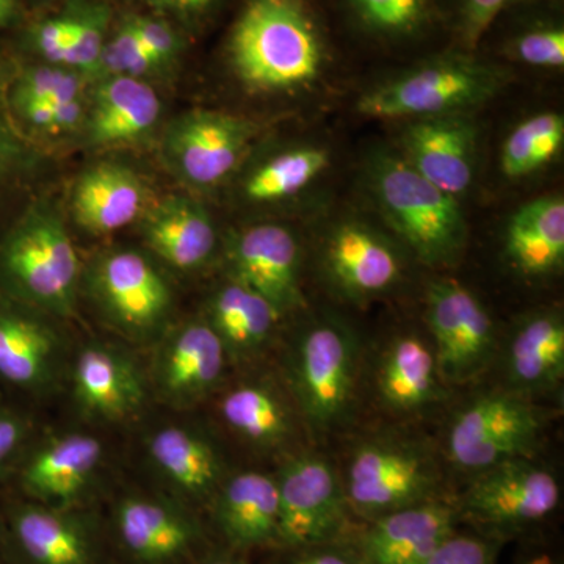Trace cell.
I'll list each match as a JSON object with an SVG mask.
<instances>
[{"label": "cell", "mask_w": 564, "mask_h": 564, "mask_svg": "<svg viewBox=\"0 0 564 564\" xmlns=\"http://www.w3.org/2000/svg\"><path fill=\"white\" fill-rule=\"evenodd\" d=\"M107 463L109 448L99 434L76 430L41 436L39 432L0 488L47 507H99Z\"/></svg>", "instance_id": "9"}, {"label": "cell", "mask_w": 564, "mask_h": 564, "mask_svg": "<svg viewBox=\"0 0 564 564\" xmlns=\"http://www.w3.org/2000/svg\"><path fill=\"white\" fill-rule=\"evenodd\" d=\"M36 434L32 408L0 395V486L9 481Z\"/></svg>", "instance_id": "42"}, {"label": "cell", "mask_w": 564, "mask_h": 564, "mask_svg": "<svg viewBox=\"0 0 564 564\" xmlns=\"http://www.w3.org/2000/svg\"><path fill=\"white\" fill-rule=\"evenodd\" d=\"M70 2V0H28L29 10H44L51 7L62 6V3Z\"/></svg>", "instance_id": "50"}, {"label": "cell", "mask_w": 564, "mask_h": 564, "mask_svg": "<svg viewBox=\"0 0 564 564\" xmlns=\"http://www.w3.org/2000/svg\"><path fill=\"white\" fill-rule=\"evenodd\" d=\"M375 204L411 250L432 263L454 261L466 243L462 204L421 176L402 155L373 159L369 172Z\"/></svg>", "instance_id": "3"}, {"label": "cell", "mask_w": 564, "mask_h": 564, "mask_svg": "<svg viewBox=\"0 0 564 564\" xmlns=\"http://www.w3.org/2000/svg\"><path fill=\"white\" fill-rule=\"evenodd\" d=\"M82 292L132 343H158L172 325L173 285L150 252L132 247L98 252L84 265Z\"/></svg>", "instance_id": "5"}, {"label": "cell", "mask_w": 564, "mask_h": 564, "mask_svg": "<svg viewBox=\"0 0 564 564\" xmlns=\"http://www.w3.org/2000/svg\"><path fill=\"white\" fill-rule=\"evenodd\" d=\"M220 547L245 554L278 547L280 496L272 475L245 470L226 477L207 508Z\"/></svg>", "instance_id": "23"}, {"label": "cell", "mask_w": 564, "mask_h": 564, "mask_svg": "<svg viewBox=\"0 0 564 564\" xmlns=\"http://www.w3.org/2000/svg\"><path fill=\"white\" fill-rule=\"evenodd\" d=\"M0 562L6 563V532H3L2 516H0Z\"/></svg>", "instance_id": "51"}, {"label": "cell", "mask_w": 564, "mask_h": 564, "mask_svg": "<svg viewBox=\"0 0 564 564\" xmlns=\"http://www.w3.org/2000/svg\"><path fill=\"white\" fill-rule=\"evenodd\" d=\"M7 564H120L99 507L54 508L0 488Z\"/></svg>", "instance_id": "6"}, {"label": "cell", "mask_w": 564, "mask_h": 564, "mask_svg": "<svg viewBox=\"0 0 564 564\" xmlns=\"http://www.w3.org/2000/svg\"><path fill=\"white\" fill-rule=\"evenodd\" d=\"M21 132L47 154V148L68 139H80L87 118L88 95L62 104L10 102Z\"/></svg>", "instance_id": "38"}, {"label": "cell", "mask_w": 564, "mask_h": 564, "mask_svg": "<svg viewBox=\"0 0 564 564\" xmlns=\"http://www.w3.org/2000/svg\"><path fill=\"white\" fill-rule=\"evenodd\" d=\"M13 54V52H11ZM91 79L66 66L28 61L13 54L10 102L62 104L88 95Z\"/></svg>", "instance_id": "36"}, {"label": "cell", "mask_w": 564, "mask_h": 564, "mask_svg": "<svg viewBox=\"0 0 564 564\" xmlns=\"http://www.w3.org/2000/svg\"><path fill=\"white\" fill-rule=\"evenodd\" d=\"M508 54L522 65L541 69L564 66V29L562 22L545 21L516 33Z\"/></svg>", "instance_id": "43"}, {"label": "cell", "mask_w": 564, "mask_h": 564, "mask_svg": "<svg viewBox=\"0 0 564 564\" xmlns=\"http://www.w3.org/2000/svg\"><path fill=\"white\" fill-rule=\"evenodd\" d=\"M82 278L84 263L61 207L50 196H29L0 228V295L68 321Z\"/></svg>", "instance_id": "2"}, {"label": "cell", "mask_w": 564, "mask_h": 564, "mask_svg": "<svg viewBox=\"0 0 564 564\" xmlns=\"http://www.w3.org/2000/svg\"><path fill=\"white\" fill-rule=\"evenodd\" d=\"M152 195L147 181L132 166L99 161L85 166L73 182L70 218L91 236H109L139 223Z\"/></svg>", "instance_id": "25"}, {"label": "cell", "mask_w": 564, "mask_h": 564, "mask_svg": "<svg viewBox=\"0 0 564 564\" xmlns=\"http://www.w3.org/2000/svg\"><path fill=\"white\" fill-rule=\"evenodd\" d=\"M433 474L419 452L403 445L367 444L352 455L345 499L367 518L426 502Z\"/></svg>", "instance_id": "17"}, {"label": "cell", "mask_w": 564, "mask_h": 564, "mask_svg": "<svg viewBox=\"0 0 564 564\" xmlns=\"http://www.w3.org/2000/svg\"><path fill=\"white\" fill-rule=\"evenodd\" d=\"M477 137L469 115L422 118L403 132L399 154L426 181L459 199L474 182Z\"/></svg>", "instance_id": "24"}, {"label": "cell", "mask_w": 564, "mask_h": 564, "mask_svg": "<svg viewBox=\"0 0 564 564\" xmlns=\"http://www.w3.org/2000/svg\"><path fill=\"white\" fill-rule=\"evenodd\" d=\"M261 133V124L228 111L193 109L159 132L161 162L192 192H209L240 172Z\"/></svg>", "instance_id": "8"}, {"label": "cell", "mask_w": 564, "mask_h": 564, "mask_svg": "<svg viewBox=\"0 0 564 564\" xmlns=\"http://www.w3.org/2000/svg\"><path fill=\"white\" fill-rule=\"evenodd\" d=\"M530 564H555V563H552L551 560H547V558H541V560H536V562H533Z\"/></svg>", "instance_id": "52"}, {"label": "cell", "mask_w": 564, "mask_h": 564, "mask_svg": "<svg viewBox=\"0 0 564 564\" xmlns=\"http://www.w3.org/2000/svg\"><path fill=\"white\" fill-rule=\"evenodd\" d=\"M104 519L120 564H196L214 547L203 516L161 489L117 494Z\"/></svg>", "instance_id": "7"}, {"label": "cell", "mask_w": 564, "mask_h": 564, "mask_svg": "<svg viewBox=\"0 0 564 564\" xmlns=\"http://www.w3.org/2000/svg\"><path fill=\"white\" fill-rule=\"evenodd\" d=\"M541 430L540 411L519 397H480L452 423L448 455L456 466L481 473L496 464L525 458Z\"/></svg>", "instance_id": "12"}, {"label": "cell", "mask_w": 564, "mask_h": 564, "mask_svg": "<svg viewBox=\"0 0 564 564\" xmlns=\"http://www.w3.org/2000/svg\"><path fill=\"white\" fill-rule=\"evenodd\" d=\"M564 118L544 111L516 126L500 152V169L508 180H521L554 162L563 150Z\"/></svg>", "instance_id": "35"}, {"label": "cell", "mask_w": 564, "mask_h": 564, "mask_svg": "<svg viewBox=\"0 0 564 564\" xmlns=\"http://www.w3.org/2000/svg\"><path fill=\"white\" fill-rule=\"evenodd\" d=\"M124 11L144 50L150 52L163 73H172L184 58L191 36L182 31L176 22L155 11L131 7H126Z\"/></svg>", "instance_id": "41"}, {"label": "cell", "mask_w": 564, "mask_h": 564, "mask_svg": "<svg viewBox=\"0 0 564 564\" xmlns=\"http://www.w3.org/2000/svg\"><path fill=\"white\" fill-rule=\"evenodd\" d=\"M229 355L202 317L170 325L159 337L147 370L151 395L174 410H188L220 386Z\"/></svg>", "instance_id": "13"}, {"label": "cell", "mask_w": 564, "mask_h": 564, "mask_svg": "<svg viewBox=\"0 0 564 564\" xmlns=\"http://www.w3.org/2000/svg\"><path fill=\"white\" fill-rule=\"evenodd\" d=\"M137 225L152 258L177 272L204 269L220 243L210 212L191 192L152 199Z\"/></svg>", "instance_id": "22"}, {"label": "cell", "mask_w": 564, "mask_h": 564, "mask_svg": "<svg viewBox=\"0 0 564 564\" xmlns=\"http://www.w3.org/2000/svg\"><path fill=\"white\" fill-rule=\"evenodd\" d=\"M55 322L0 295V395L32 408L65 380L70 356Z\"/></svg>", "instance_id": "10"}, {"label": "cell", "mask_w": 564, "mask_h": 564, "mask_svg": "<svg viewBox=\"0 0 564 564\" xmlns=\"http://www.w3.org/2000/svg\"><path fill=\"white\" fill-rule=\"evenodd\" d=\"M144 455L161 491L203 516L225 480L214 443L195 426L165 422L144 437Z\"/></svg>", "instance_id": "20"}, {"label": "cell", "mask_w": 564, "mask_h": 564, "mask_svg": "<svg viewBox=\"0 0 564 564\" xmlns=\"http://www.w3.org/2000/svg\"><path fill=\"white\" fill-rule=\"evenodd\" d=\"M454 524L455 511L430 500L380 516L364 534L359 564H426Z\"/></svg>", "instance_id": "26"}, {"label": "cell", "mask_w": 564, "mask_h": 564, "mask_svg": "<svg viewBox=\"0 0 564 564\" xmlns=\"http://www.w3.org/2000/svg\"><path fill=\"white\" fill-rule=\"evenodd\" d=\"M356 22L380 39H410L425 28L433 0H345Z\"/></svg>", "instance_id": "39"}, {"label": "cell", "mask_w": 564, "mask_h": 564, "mask_svg": "<svg viewBox=\"0 0 564 564\" xmlns=\"http://www.w3.org/2000/svg\"><path fill=\"white\" fill-rule=\"evenodd\" d=\"M505 79V70L470 54L443 55L364 93L358 111L378 120L413 121L466 113L494 98Z\"/></svg>", "instance_id": "4"}, {"label": "cell", "mask_w": 564, "mask_h": 564, "mask_svg": "<svg viewBox=\"0 0 564 564\" xmlns=\"http://www.w3.org/2000/svg\"><path fill=\"white\" fill-rule=\"evenodd\" d=\"M29 11L28 0H0V40L17 31Z\"/></svg>", "instance_id": "48"}, {"label": "cell", "mask_w": 564, "mask_h": 564, "mask_svg": "<svg viewBox=\"0 0 564 564\" xmlns=\"http://www.w3.org/2000/svg\"><path fill=\"white\" fill-rule=\"evenodd\" d=\"M126 7L155 11L169 18L187 33L199 35L217 18L226 0H122Z\"/></svg>", "instance_id": "44"}, {"label": "cell", "mask_w": 564, "mask_h": 564, "mask_svg": "<svg viewBox=\"0 0 564 564\" xmlns=\"http://www.w3.org/2000/svg\"><path fill=\"white\" fill-rule=\"evenodd\" d=\"M13 54L6 40H0V228L9 220L7 212H17L21 198L31 195L46 166L47 154L32 143L18 128L9 104V82Z\"/></svg>", "instance_id": "30"}, {"label": "cell", "mask_w": 564, "mask_h": 564, "mask_svg": "<svg viewBox=\"0 0 564 564\" xmlns=\"http://www.w3.org/2000/svg\"><path fill=\"white\" fill-rule=\"evenodd\" d=\"M436 355L414 336L395 340L386 351L378 388L386 403L395 410H415L429 403L436 391Z\"/></svg>", "instance_id": "34"}, {"label": "cell", "mask_w": 564, "mask_h": 564, "mask_svg": "<svg viewBox=\"0 0 564 564\" xmlns=\"http://www.w3.org/2000/svg\"><path fill=\"white\" fill-rule=\"evenodd\" d=\"M323 262L334 284L355 299L389 291L402 274L392 245L356 221L343 223L329 234Z\"/></svg>", "instance_id": "27"}, {"label": "cell", "mask_w": 564, "mask_h": 564, "mask_svg": "<svg viewBox=\"0 0 564 564\" xmlns=\"http://www.w3.org/2000/svg\"><path fill=\"white\" fill-rule=\"evenodd\" d=\"M355 378L350 334L334 323H321L303 334L292 362L300 406L315 425H328L348 406Z\"/></svg>", "instance_id": "18"}, {"label": "cell", "mask_w": 564, "mask_h": 564, "mask_svg": "<svg viewBox=\"0 0 564 564\" xmlns=\"http://www.w3.org/2000/svg\"><path fill=\"white\" fill-rule=\"evenodd\" d=\"M203 318L229 356H247L269 343L281 315L261 293L228 276L210 293Z\"/></svg>", "instance_id": "29"}, {"label": "cell", "mask_w": 564, "mask_h": 564, "mask_svg": "<svg viewBox=\"0 0 564 564\" xmlns=\"http://www.w3.org/2000/svg\"><path fill=\"white\" fill-rule=\"evenodd\" d=\"M560 505V485L525 458L481 470L464 496V511L478 524L511 532L549 518Z\"/></svg>", "instance_id": "15"}, {"label": "cell", "mask_w": 564, "mask_h": 564, "mask_svg": "<svg viewBox=\"0 0 564 564\" xmlns=\"http://www.w3.org/2000/svg\"><path fill=\"white\" fill-rule=\"evenodd\" d=\"M426 322L436 344L437 369L451 380L473 377L491 355V317L480 300L458 281L441 280L430 285Z\"/></svg>", "instance_id": "19"}, {"label": "cell", "mask_w": 564, "mask_h": 564, "mask_svg": "<svg viewBox=\"0 0 564 564\" xmlns=\"http://www.w3.org/2000/svg\"><path fill=\"white\" fill-rule=\"evenodd\" d=\"M508 372L519 388L545 389L564 373V322L558 313L534 314L518 326L508 348Z\"/></svg>", "instance_id": "32"}, {"label": "cell", "mask_w": 564, "mask_h": 564, "mask_svg": "<svg viewBox=\"0 0 564 564\" xmlns=\"http://www.w3.org/2000/svg\"><path fill=\"white\" fill-rule=\"evenodd\" d=\"M228 276L243 282L273 304L280 315L303 306L295 234L280 223H256L225 240Z\"/></svg>", "instance_id": "16"}, {"label": "cell", "mask_w": 564, "mask_h": 564, "mask_svg": "<svg viewBox=\"0 0 564 564\" xmlns=\"http://www.w3.org/2000/svg\"><path fill=\"white\" fill-rule=\"evenodd\" d=\"M291 552L292 556H289V558L281 564H356L350 556L344 554V552L336 551V549H328L326 545L300 549V551Z\"/></svg>", "instance_id": "47"}, {"label": "cell", "mask_w": 564, "mask_h": 564, "mask_svg": "<svg viewBox=\"0 0 564 564\" xmlns=\"http://www.w3.org/2000/svg\"><path fill=\"white\" fill-rule=\"evenodd\" d=\"M426 564H494V549L481 538L454 532L433 552Z\"/></svg>", "instance_id": "46"}, {"label": "cell", "mask_w": 564, "mask_h": 564, "mask_svg": "<svg viewBox=\"0 0 564 564\" xmlns=\"http://www.w3.org/2000/svg\"><path fill=\"white\" fill-rule=\"evenodd\" d=\"M505 252L519 272L544 276L564 261V199L544 195L511 215L505 231Z\"/></svg>", "instance_id": "28"}, {"label": "cell", "mask_w": 564, "mask_h": 564, "mask_svg": "<svg viewBox=\"0 0 564 564\" xmlns=\"http://www.w3.org/2000/svg\"><path fill=\"white\" fill-rule=\"evenodd\" d=\"M0 564H6V563H3V562H0Z\"/></svg>", "instance_id": "53"}, {"label": "cell", "mask_w": 564, "mask_h": 564, "mask_svg": "<svg viewBox=\"0 0 564 564\" xmlns=\"http://www.w3.org/2000/svg\"><path fill=\"white\" fill-rule=\"evenodd\" d=\"M220 417L245 443L273 448L288 440L291 415L280 395L262 383L234 386L221 397Z\"/></svg>", "instance_id": "33"}, {"label": "cell", "mask_w": 564, "mask_h": 564, "mask_svg": "<svg viewBox=\"0 0 564 564\" xmlns=\"http://www.w3.org/2000/svg\"><path fill=\"white\" fill-rule=\"evenodd\" d=\"M196 564H248L242 558V554L223 549L220 545H214L206 555Z\"/></svg>", "instance_id": "49"}, {"label": "cell", "mask_w": 564, "mask_h": 564, "mask_svg": "<svg viewBox=\"0 0 564 564\" xmlns=\"http://www.w3.org/2000/svg\"><path fill=\"white\" fill-rule=\"evenodd\" d=\"M109 76L131 77V79L148 80L152 84L166 76L159 63L151 57L150 52L144 50L124 10H117L115 14L109 36L104 44L96 79Z\"/></svg>", "instance_id": "40"}, {"label": "cell", "mask_w": 564, "mask_h": 564, "mask_svg": "<svg viewBox=\"0 0 564 564\" xmlns=\"http://www.w3.org/2000/svg\"><path fill=\"white\" fill-rule=\"evenodd\" d=\"M66 377L74 410L96 425L132 421L150 402L147 369L117 344L88 340L70 355Z\"/></svg>", "instance_id": "11"}, {"label": "cell", "mask_w": 564, "mask_h": 564, "mask_svg": "<svg viewBox=\"0 0 564 564\" xmlns=\"http://www.w3.org/2000/svg\"><path fill=\"white\" fill-rule=\"evenodd\" d=\"M536 0H456L458 33L466 50L473 51L503 11Z\"/></svg>", "instance_id": "45"}, {"label": "cell", "mask_w": 564, "mask_h": 564, "mask_svg": "<svg viewBox=\"0 0 564 564\" xmlns=\"http://www.w3.org/2000/svg\"><path fill=\"white\" fill-rule=\"evenodd\" d=\"M329 152L321 147H293L263 155L240 177L245 203L269 206L307 191L329 166Z\"/></svg>", "instance_id": "31"}, {"label": "cell", "mask_w": 564, "mask_h": 564, "mask_svg": "<svg viewBox=\"0 0 564 564\" xmlns=\"http://www.w3.org/2000/svg\"><path fill=\"white\" fill-rule=\"evenodd\" d=\"M226 57L247 90L281 95L321 79L328 50L307 0H247L229 32Z\"/></svg>", "instance_id": "1"}, {"label": "cell", "mask_w": 564, "mask_h": 564, "mask_svg": "<svg viewBox=\"0 0 564 564\" xmlns=\"http://www.w3.org/2000/svg\"><path fill=\"white\" fill-rule=\"evenodd\" d=\"M163 106L152 82L99 77L88 90L82 147L111 151L141 147L161 132Z\"/></svg>", "instance_id": "21"}, {"label": "cell", "mask_w": 564, "mask_h": 564, "mask_svg": "<svg viewBox=\"0 0 564 564\" xmlns=\"http://www.w3.org/2000/svg\"><path fill=\"white\" fill-rule=\"evenodd\" d=\"M73 32L63 66L95 80L117 7L111 0H70Z\"/></svg>", "instance_id": "37"}, {"label": "cell", "mask_w": 564, "mask_h": 564, "mask_svg": "<svg viewBox=\"0 0 564 564\" xmlns=\"http://www.w3.org/2000/svg\"><path fill=\"white\" fill-rule=\"evenodd\" d=\"M282 551L332 543L345 524V491L333 467L317 456H296L278 474Z\"/></svg>", "instance_id": "14"}]
</instances>
